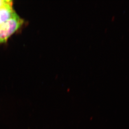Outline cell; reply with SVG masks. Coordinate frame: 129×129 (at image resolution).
I'll return each mask as SVG.
<instances>
[{"label": "cell", "mask_w": 129, "mask_h": 129, "mask_svg": "<svg viewBox=\"0 0 129 129\" xmlns=\"http://www.w3.org/2000/svg\"><path fill=\"white\" fill-rule=\"evenodd\" d=\"M16 14L13 9L12 5H6L0 8V26L14 17Z\"/></svg>", "instance_id": "7a4b0ae2"}, {"label": "cell", "mask_w": 129, "mask_h": 129, "mask_svg": "<svg viewBox=\"0 0 129 129\" xmlns=\"http://www.w3.org/2000/svg\"><path fill=\"white\" fill-rule=\"evenodd\" d=\"M23 20L17 14L0 26V43H5L11 36L22 26Z\"/></svg>", "instance_id": "6da1fadb"}, {"label": "cell", "mask_w": 129, "mask_h": 129, "mask_svg": "<svg viewBox=\"0 0 129 129\" xmlns=\"http://www.w3.org/2000/svg\"><path fill=\"white\" fill-rule=\"evenodd\" d=\"M8 5H12V1L8 0H0V8Z\"/></svg>", "instance_id": "3957f363"}]
</instances>
